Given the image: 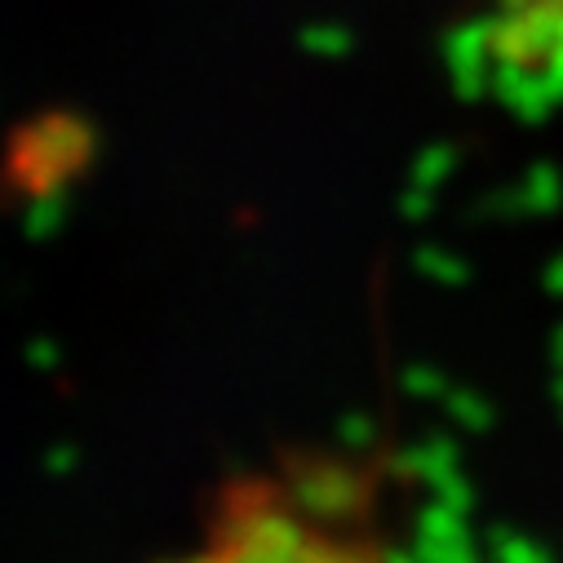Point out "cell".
<instances>
[{
  "label": "cell",
  "instance_id": "6da1fadb",
  "mask_svg": "<svg viewBox=\"0 0 563 563\" xmlns=\"http://www.w3.org/2000/svg\"><path fill=\"white\" fill-rule=\"evenodd\" d=\"M169 563H399L360 515V493L307 466L231 479L200 537Z\"/></svg>",
  "mask_w": 563,
  "mask_h": 563
},
{
  "label": "cell",
  "instance_id": "7a4b0ae2",
  "mask_svg": "<svg viewBox=\"0 0 563 563\" xmlns=\"http://www.w3.org/2000/svg\"><path fill=\"white\" fill-rule=\"evenodd\" d=\"M501 10L510 14H523V19H563V0H497Z\"/></svg>",
  "mask_w": 563,
  "mask_h": 563
}]
</instances>
